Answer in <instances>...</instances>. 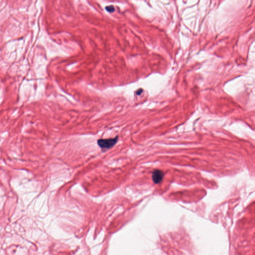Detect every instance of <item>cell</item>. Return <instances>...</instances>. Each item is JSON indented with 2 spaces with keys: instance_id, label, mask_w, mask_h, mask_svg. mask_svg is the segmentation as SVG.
Here are the masks:
<instances>
[{
  "instance_id": "1",
  "label": "cell",
  "mask_w": 255,
  "mask_h": 255,
  "mask_svg": "<svg viewBox=\"0 0 255 255\" xmlns=\"http://www.w3.org/2000/svg\"><path fill=\"white\" fill-rule=\"evenodd\" d=\"M118 140V136L116 138L106 139H99L97 141V143L102 150H108L113 147L117 143Z\"/></svg>"
},
{
  "instance_id": "2",
  "label": "cell",
  "mask_w": 255,
  "mask_h": 255,
  "mask_svg": "<svg viewBox=\"0 0 255 255\" xmlns=\"http://www.w3.org/2000/svg\"><path fill=\"white\" fill-rule=\"evenodd\" d=\"M164 177V173L160 170H155L153 172L152 179L154 183L157 184L161 182Z\"/></svg>"
},
{
  "instance_id": "3",
  "label": "cell",
  "mask_w": 255,
  "mask_h": 255,
  "mask_svg": "<svg viewBox=\"0 0 255 255\" xmlns=\"http://www.w3.org/2000/svg\"><path fill=\"white\" fill-rule=\"evenodd\" d=\"M106 9L109 12H112L114 11V7L113 5H109L106 7Z\"/></svg>"
}]
</instances>
